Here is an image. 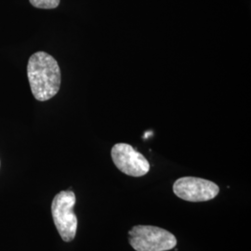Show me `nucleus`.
Instances as JSON below:
<instances>
[{"mask_svg":"<svg viewBox=\"0 0 251 251\" xmlns=\"http://www.w3.org/2000/svg\"><path fill=\"white\" fill-rule=\"evenodd\" d=\"M27 76L32 93L39 101L53 98L61 88L60 66L51 55L44 51H37L29 58Z\"/></svg>","mask_w":251,"mask_h":251,"instance_id":"nucleus-1","label":"nucleus"},{"mask_svg":"<svg viewBox=\"0 0 251 251\" xmlns=\"http://www.w3.org/2000/svg\"><path fill=\"white\" fill-rule=\"evenodd\" d=\"M173 192L178 198L188 202H205L215 198L220 188L215 182L197 177H182L173 184Z\"/></svg>","mask_w":251,"mask_h":251,"instance_id":"nucleus-4","label":"nucleus"},{"mask_svg":"<svg viewBox=\"0 0 251 251\" xmlns=\"http://www.w3.org/2000/svg\"><path fill=\"white\" fill-rule=\"evenodd\" d=\"M111 155L117 169L131 177H143L150 171V163L144 154L127 144H115Z\"/></svg>","mask_w":251,"mask_h":251,"instance_id":"nucleus-5","label":"nucleus"},{"mask_svg":"<svg viewBox=\"0 0 251 251\" xmlns=\"http://www.w3.org/2000/svg\"><path fill=\"white\" fill-rule=\"evenodd\" d=\"M75 195L73 191H62L54 197L51 213L54 225L64 242L74 240L77 229V218L74 212Z\"/></svg>","mask_w":251,"mask_h":251,"instance_id":"nucleus-3","label":"nucleus"},{"mask_svg":"<svg viewBox=\"0 0 251 251\" xmlns=\"http://www.w3.org/2000/svg\"><path fill=\"white\" fill-rule=\"evenodd\" d=\"M131 247L136 251H167L173 250L177 239L171 232L156 226L137 225L128 232Z\"/></svg>","mask_w":251,"mask_h":251,"instance_id":"nucleus-2","label":"nucleus"},{"mask_svg":"<svg viewBox=\"0 0 251 251\" xmlns=\"http://www.w3.org/2000/svg\"><path fill=\"white\" fill-rule=\"evenodd\" d=\"M32 6L37 9H51L59 6L61 0H29Z\"/></svg>","mask_w":251,"mask_h":251,"instance_id":"nucleus-6","label":"nucleus"}]
</instances>
